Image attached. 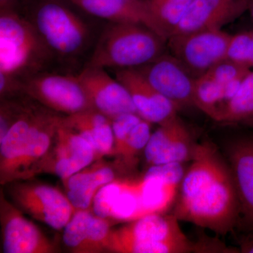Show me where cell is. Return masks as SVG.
I'll use <instances>...</instances> for the list:
<instances>
[{"label": "cell", "mask_w": 253, "mask_h": 253, "mask_svg": "<svg viewBox=\"0 0 253 253\" xmlns=\"http://www.w3.org/2000/svg\"><path fill=\"white\" fill-rule=\"evenodd\" d=\"M186 171L172 214L224 236L238 225L239 204L229 163L209 140L198 142Z\"/></svg>", "instance_id": "obj_1"}, {"label": "cell", "mask_w": 253, "mask_h": 253, "mask_svg": "<svg viewBox=\"0 0 253 253\" xmlns=\"http://www.w3.org/2000/svg\"><path fill=\"white\" fill-rule=\"evenodd\" d=\"M167 41L142 25L109 22L100 33L84 67H139L166 53Z\"/></svg>", "instance_id": "obj_2"}, {"label": "cell", "mask_w": 253, "mask_h": 253, "mask_svg": "<svg viewBox=\"0 0 253 253\" xmlns=\"http://www.w3.org/2000/svg\"><path fill=\"white\" fill-rule=\"evenodd\" d=\"M34 26L17 12H0V73L24 82L56 63Z\"/></svg>", "instance_id": "obj_3"}, {"label": "cell", "mask_w": 253, "mask_h": 253, "mask_svg": "<svg viewBox=\"0 0 253 253\" xmlns=\"http://www.w3.org/2000/svg\"><path fill=\"white\" fill-rule=\"evenodd\" d=\"M173 214L151 213L110 231L106 251L121 253L207 252L205 244H193Z\"/></svg>", "instance_id": "obj_4"}, {"label": "cell", "mask_w": 253, "mask_h": 253, "mask_svg": "<svg viewBox=\"0 0 253 253\" xmlns=\"http://www.w3.org/2000/svg\"><path fill=\"white\" fill-rule=\"evenodd\" d=\"M28 18L58 63L78 61L92 41L84 20L59 0H42L23 14Z\"/></svg>", "instance_id": "obj_5"}, {"label": "cell", "mask_w": 253, "mask_h": 253, "mask_svg": "<svg viewBox=\"0 0 253 253\" xmlns=\"http://www.w3.org/2000/svg\"><path fill=\"white\" fill-rule=\"evenodd\" d=\"M231 36L221 29L174 34L168 38V49L196 79L226 59Z\"/></svg>", "instance_id": "obj_6"}, {"label": "cell", "mask_w": 253, "mask_h": 253, "mask_svg": "<svg viewBox=\"0 0 253 253\" xmlns=\"http://www.w3.org/2000/svg\"><path fill=\"white\" fill-rule=\"evenodd\" d=\"M23 94L63 116L93 109L78 75L41 73L23 82Z\"/></svg>", "instance_id": "obj_7"}, {"label": "cell", "mask_w": 253, "mask_h": 253, "mask_svg": "<svg viewBox=\"0 0 253 253\" xmlns=\"http://www.w3.org/2000/svg\"><path fill=\"white\" fill-rule=\"evenodd\" d=\"M8 188L11 202L21 211L55 230H61L76 210L67 196L54 186L12 181Z\"/></svg>", "instance_id": "obj_8"}, {"label": "cell", "mask_w": 253, "mask_h": 253, "mask_svg": "<svg viewBox=\"0 0 253 253\" xmlns=\"http://www.w3.org/2000/svg\"><path fill=\"white\" fill-rule=\"evenodd\" d=\"M94 159H96V153L91 144L65 126L62 119L56 131L54 143L40 163L37 174L51 173L64 180L85 169Z\"/></svg>", "instance_id": "obj_9"}, {"label": "cell", "mask_w": 253, "mask_h": 253, "mask_svg": "<svg viewBox=\"0 0 253 253\" xmlns=\"http://www.w3.org/2000/svg\"><path fill=\"white\" fill-rule=\"evenodd\" d=\"M134 68L179 110L194 106L195 79L170 53Z\"/></svg>", "instance_id": "obj_10"}, {"label": "cell", "mask_w": 253, "mask_h": 253, "mask_svg": "<svg viewBox=\"0 0 253 253\" xmlns=\"http://www.w3.org/2000/svg\"><path fill=\"white\" fill-rule=\"evenodd\" d=\"M1 224L4 253H54L53 243L1 194Z\"/></svg>", "instance_id": "obj_11"}, {"label": "cell", "mask_w": 253, "mask_h": 253, "mask_svg": "<svg viewBox=\"0 0 253 253\" xmlns=\"http://www.w3.org/2000/svg\"><path fill=\"white\" fill-rule=\"evenodd\" d=\"M224 151L239 198L237 226L253 231V134L232 138L226 143Z\"/></svg>", "instance_id": "obj_12"}, {"label": "cell", "mask_w": 253, "mask_h": 253, "mask_svg": "<svg viewBox=\"0 0 253 253\" xmlns=\"http://www.w3.org/2000/svg\"><path fill=\"white\" fill-rule=\"evenodd\" d=\"M197 141L182 120L176 116L151 134L144 153L150 167L191 161Z\"/></svg>", "instance_id": "obj_13"}, {"label": "cell", "mask_w": 253, "mask_h": 253, "mask_svg": "<svg viewBox=\"0 0 253 253\" xmlns=\"http://www.w3.org/2000/svg\"><path fill=\"white\" fill-rule=\"evenodd\" d=\"M78 77L93 109L111 120L126 113L138 114L126 88L105 68L84 67Z\"/></svg>", "instance_id": "obj_14"}, {"label": "cell", "mask_w": 253, "mask_h": 253, "mask_svg": "<svg viewBox=\"0 0 253 253\" xmlns=\"http://www.w3.org/2000/svg\"><path fill=\"white\" fill-rule=\"evenodd\" d=\"M95 17L109 22L142 25L168 41L169 36L149 0H68Z\"/></svg>", "instance_id": "obj_15"}, {"label": "cell", "mask_w": 253, "mask_h": 253, "mask_svg": "<svg viewBox=\"0 0 253 253\" xmlns=\"http://www.w3.org/2000/svg\"><path fill=\"white\" fill-rule=\"evenodd\" d=\"M116 79L130 94L138 114L150 123L161 125L178 116L179 109L151 85L135 68L116 69Z\"/></svg>", "instance_id": "obj_16"}, {"label": "cell", "mask_w": 253, "mask_h": 253, "mask_svg": "<svg viewBox=\"0 0 253 253\" xmlns=\"http://www.w3.org/2000/svg\"><path fill=\"white\" fill-rule=\"evenodd\" d=\"M251 0H192L172 35L220 30L249 9Z\"/></svg>", "instance_id": "obj_17"}, {"label": "cell", "mask_w": 253, "mask_h": 253, "mask_svg": "<svg viewBox=\"0 0 253 253\" xmlns=\"http://www.w3.org/2000/svg\"><path fill=\"white\" fill-rule=\"evenodd\" d=\"M110 223L89 209L77 210L64 227L63 240L74 253H100L106 251Z\"/></svg>", "instance_id": "obj_18"}, {"label": "cell", "mask_w": 253, "mask_h": 253, "mask_svg": "<svg viewBox=\"0 0 253 253\" xmlns=\"http://www.w3.org/2000/svg\"><path fill=\"white\" fill-rule=\"evenodd\" d=\"M63 123L86 139L96 153V159L114 154V135L109 117L91 109L63 116Z\"/></svg>", "instance_id": "obj_19"}, {"label": "cell", "mask_w": 253, "mask_h": 253, "mask_svg": "<svg viewBox=\"0 0 253 253\" xmlns=\"http://www.w3.org/2000/svg\"><path fill=\"white\" fill-rule=\"evenodd\" d=\"M244 80L221 84L206 75L196 78L194 83V106L213 121L220 122L223 113Z\"/></svg>", "instance_id": "obj_20"}, {"label": "cell", "mask_w": 253, "mask_h": 253, "mask_svg": "<svg viewBox=\"0 0 253 253\" xmlns=\"http://www.w3.org/2000/svg\"><path fill=\"white\" fill-rule=\"evenodd\" d=\"M66 196L75 209H89L100 188L115 181V173L107 166L84 169L62 180Z\"/></svg>", "instance_id": "obj_21"}, {"label": "cell", "mask_w": 253, "mask_h": 253, "mask_svg": "<svg viewBox=\"0 0 253 253\" xmlns=\"http://www.w3.org/2000/svg\"><path fill=\"white\" fill-rule=\"evenodd\" d=\"M134 185L140 202V217L151 213H163L172 202L177 187L159 178L145 176Z\"/></svg>", "instance_id": "obj_22"}, {"label": "cell", "mask_w": 253, "mask_h": 253, "mask_svg": "<svg viewBox=\"0 0 253 253\" xmlns=\"http://www.w3.org/2000/svg\"><path fill=\"white\" fill-rule=\"evenodd\" d=\"M253 116V71L243 81L239 90L229 105L220 120L221 123H241Z\"/></svg>", "instance_id": "obj_23"}, {"label": "cell", "mask_w": 253, "mask_h": 253, "mask_svg": "<svg viewBox=\"0 0 253 253\" xmlns=\"http://www.w3.org/2000/svg\"><path fill=\"white\" fill-rule=\"evenodd\" d=\"M154 14L170 36L192 0H149Z\"/></svg>", "instance_id": "obj_24"}, {"label": "cell", "mask_w": 253, "mask_h": 253, "mask_svg": "<svg viewBox=\"0 0 253 253\" xmlns=\"http://www.w3.org/2000/svg\"><path fill=\"white\" fill-rule=\"evenodd\" d=\"M140 217V202L134 182H123V189L113 205L111 218L131 221Z\"/></svg>", "instance_id": "obj_25"}, {"label": "cell", "mask_w": 253, "mask_h": 253, "mask_svg": "<svg viewBox=\"0 0 253 253\" xmlns=\"http://www.w3.org/2000/svg\"><path fill=\"white\" fill-rule=\"evenodd\" d=\"M151 124L142 119L132 129L120 159L126 168L134 167L136 157L141 151H144L151 137Z\"/></svg>", "instance_id": "obj_26"}, {"label": "cell", "mask_w": 253, "mask_h": 253, "mask_svg": "<svg viewBox=\"0 0 253 253\" xmlns=\"http://www.w3.org/2000/svg\"><path fill=\"white\" fill-rule=\"evenodd\" d=\"M226 59L250 70L253 68V31L231 36Z\"/></svg>", "instance_id": "obj_27"}, {"label": "cell", "mask_w": 253, "mask_h": 253, "mask_svg": "<svg viewBox=\"0 0 253 253\" xmlns=\"http://www.w3.org/2000/svg\"><path fill=\"white\" fill-rule=\"evenodd\" d=\"M142 118L136 113H126L111 119L114 135V155L121 157L129 134Z\"/></svg>", "instance_id": "obj_28"}, {"label": "cell", "mask_w": 253, "mask_h": 253, "mask_svg": "<svg viewBox=\"0 0 253 253\" xmlns=\"http://www.w3.org/2000/svg\"><path fill=\"white\" fill-rule=\"evenodd\" d=\"M123 189V181H113L100 188L92 201L93 212L98 217L111 218V210Z\"/></svg>", "instance_id": "obj_29"}, {"label": "cell", "mask_w": 253, "mask_h": 253, "mask_svg": "<svg viewBox=\"0 0 253 253\" xmlns=\"http://www.w3.org/2000/svg\"><path fill=\"white\" fill-rule=\"evenodd\" d=\"M183 164L173 163L151 166L144 176H154L171 185L179 186L186 172Z\"/></svg>", "instance_id": "obj_30"}, {"label": "cell", "mask_w": 253, "mask_h": 253, "mask_svg": "<svg viewBox=\"0 0 253 253\" xmlns=\"http://www.w3.org/2000/svg\"><path fill=\"white\" fill-rule=\"evenodd\" d=\"M21 0H0V12L20 13Z\"/></svg>", "instance_id": "obj_31"}, {"label": "cell", "mask_w": 253, "mask_h": 253, "mask_svg": "<svg viewBox=\"0 0 253 253\" xmlns=\"http://www.w3.org/2000/svg\"><path fill=\"white\" fill-rule=\"evenodd\" d=\"M241 252L253 253V242L251 243V244L245 246L243 248L242 251H241Z\"/></svg>", "instance_id": "obj_32"}, {"label": "cell", "mask_w": 253, "mask_h": 253, "mask_svg": "<svg viewBox=\"0 0 253 253\" xmlns=\"http://www.w3.org/2000/svg\"><path fill=\"white\" fill-rule=\"evenodd\" d=\"M241 124L244 125V126H249L250 127L253 128V116L251 117L247 118L241 123Z\"/></svg>", "instance_id": "obj_33"}, {"label": "cell", "mask_w": 253, "mask_h": 253, "mask_svg": "<svg viewBox=\"0 0 253 253\" xmlns=\"http://www.w3.org/2000/svg\"><path fill=\"white\" fill-rule=\"evenodd\" d=\"M249 10L250 12H251V16H252L253 19V0H251V3H250Z\"/></svg>", "instance_id": "obj_34"}]
</instances>
